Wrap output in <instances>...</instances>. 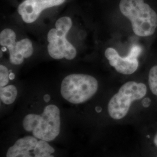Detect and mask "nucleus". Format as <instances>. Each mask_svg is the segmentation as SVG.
<instances>
[{"label": "nucleus", "instance_id": "f257e3e1", "mask_svg": "<svg viewBox=\"0 0 157 157\" xmlns=\"http://www.w3.org/2000/svg\"><path fill=\"white\" fill-rule=\"evenodd\" d=\"M119 9L121 13L130 21L136 35L147 37L155 32L157 28V13L144 0H121Z\"/></svg>", "mask_w": 157, "mask_h": 157}, {"label": "nucleus", "instance_id": "f03ea898", "mask_svg": "<svg viewBox=\"0 0 157 157\" xmlns=\"http://www.w3.org/2000/svg\"><path fill=\"white\" fill-rule=\"evenodd\" d=\"M24 129L34 137L48 142L54 140L61 130V114L58 107L51 104L40 115L29 113L23 120Z\"/></svg>", "mask_w": 157, "mask_h": 157}, {"label": "nucleus", "instance_id": "7ed1b4c3", "mask_svg": "<svg viewBox=\"0 0 157 157\" xmlns=\"http://www.w3.org/2000/svg\"><path fill=\"white\" fill-rule=\"evenodd\" d=\"M98 88V83L94 77L84 74H71L62 80L61 93L67 101L79 104L90 100Z\"/></svg>", "mask_w": 157, "mask_h": 157}, {"label": "nucleus", "instance_id": "20e7f679", "mask_svg": "<svg viewBox=\"0 0 157 157\" xmlns=\"http://www.w3.org/2000/svg\"><path fill=\"white\" fill-rule=\"evenodd\" d=\"M72 26L71 17H60L56 23V28L52 29L47 35L49 55L56 59L66 58L72 60L77 54L75 47L67 39V35Z\"/></svg>", "mask_w": 157, "mask_h": 157}, {"label": "nucleus", "instance_id": "39448f33", "mask_svg": "<svg viewBox=\"0 0 157 157\" xmlns=\"http://www.w3.org/2000/svg\"><path fill=\"white\" fill-rule=\"evenodd\" d=\"M147 93V86L143 83L128 82L112 97L108 105L109 115L113 119L124 118L128 113L132 103L143 98Z\"/></svg>", "mask_w": 157, "mask_h": 157}, {"label": "nucleus", "instance_id": "423d86ee", "mask_svg": "<svg viewBox=\"0 0 157 157\" xmlns=\"http://www.w3.org/2000/svg\"><path fill=\"white\" fill-rule=\"evenodd\" d=\"M16 34L10 29H4L0 33V44L6 47L10 52V62L13 65H21L25 58L33 54V47L28 39L16 42Z\"/></svg>", "mask_w": 157, "mask_h": 157}, {"label": "nucleus", "instance_id": "0eeeda50", "mask_svg": "<svg viewBox=\"0 0 157 157\" xmlns=\"http://www.w3.org/2000/svg\"><path fill=\"white\" fill-rule=\"evenodd\" d=\"M142 48L140 45H132L129 54L121 56L117 51L113 48H108L105 51V56L111 66L119 72L124 75H131L135 72L139 67L137 58L140 55Z\"/></svg>", "mask_w": 157, "mask_h": 157}, {"label": "nucleus", "instance_id": "6e6552de", "mask_svg": "<svg viewBox=\"0 0 157 157\" xmlns=\"http://www.w3.org/2000/svg\"><path fill=\"white\" fill-rule=\"evenodd\" d=\"M65 0H25L19 6L17 12L25 22L36 21L45 9L62 4Z\"/></svg>", "mask_w": 157, "mask_h": 157}, {"label": "nucleus", "instance_id": "1a4fd4ad", "mask_svg": "<svg viewBox=\"0 0 157 157\" xmlns=\"http://www.w3.org/2000/svg\"><path fill=\"white\" fill-rule=\"evenodd\" d=\"M38 141L33 136L19 139L8 148L6 157H34V150Z\"/></svg>", "mask_w": 157, "mask_h": 157}, {"label": "nucleus", "instance_id": "9d476101", "mask_svg": "<svg viewBox=\"0 0 157 157\" xmlns=\"http://www.w3.org/2000/svg\"><path fill=\"white\" fill-rule=\"evenodd\" d=\"M17 90L14 85H8L0 88L1 101L6 105H10L17 98Z\"/></svg>", "mask_w": 157, "mask_h": 157}, {"label": "nucleus", "instance_id": "9b49d317", "mask_svg": "<svg viewBox=\"0 0 157 157\" xmlns=\"http://www.w3.org/2000/svg\"><path fill=\"white\" fill-rule=\"evenodd\" d=\"M54 152V148L48 141L39 140L34 148V157H54L52 154Z\"/></svg>", "mask_w": 157, "mask_h": 157}, {"label": "nucleus", "instance_id": "f8f14e48", "mask_svg": "<svg viewBox=\"0 0 157 157\" xmlns=\"http://www.w3.org/2000/svg\"><path fill=\"white\" fill-rule=\"evenodd\" d=\"M148 84L151 91L157 96V65L152 67L149 72Z\"/></svg>", "mask_w": 157, "mask_h": 157}, {"label": "nucleus", "instance_id": "ddd939ff", "mask_svg": "<svg viewBox=\"0 0 157 157\" xmlns=\"http://www.w3.org/2000/svg\"><path fill=\"white\" fill-rule=\"evenodd\" d=\"M9 71L4 65H0V88L6 86L9 82Z\"/></svg>", "mask_w": 157, "mask_h": 157}, {"label": "nucleus", "instance_id": "4468645a", "mask_svg": "<svg viewBox=\"0 0 157 157\" xmlns=\"http://www.w3.org/2000/svg\"><path fill=\"white\" fill-rule=\"evenodd\" d=\"M154 144L157 147V133H156V135L154 137Z\"/></svg>", "mask_w": 157, "mask_h": 157}, {"label": "nucleus", "instance_id": "2eb2a0df", "mask_svg": "<svg viewBox=\"0 0 157 157\" xmlns=\"http://www.w3.org/2000/svg\"></svg>", "mask_w": 157, "mask_h": 157}]
</instances>
